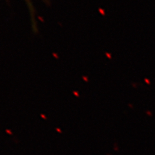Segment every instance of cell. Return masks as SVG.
<instances>
[{
	"mask_svg": "<svg viewBox=\"0 0 155 155\" xmlns=\"http://www.w3.org/2000/svg\"><path fill=\"white\" fill-rule=\"evenodd\" d=\"M26 2L27 3V4H28V7H29V8H30L31 11H32V12H33V8H32V4H31V0H26Z\"/></svg>",
	"mask_w": 155,
	"mask_h": 155,
	"instance_id": "obj_1",
	"label": "cell"
}]
</instances>
